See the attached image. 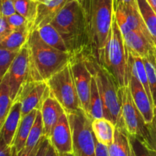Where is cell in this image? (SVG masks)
Listing matches in <instances>:
<instances>
[{
    "label": "cell",
    "instance_id": "obj_1",
    "mask_svg": "<svg viewBox=\"0 0 156 156\" xmlns=\"http://www.w3.org/2000/svg\"><path fill=\"white\" fill-rule=\"evenodd\" d=\"M50 24L60 34L73 58L93 55L84 11L79 0L69 1Z\"/></svg>",
    "mask_w": 156,
    "mask_h": 156
},
{
    "label": "cell",
    "instance_id": "obj_2",
    "mask_svg": "<svg viewBox=\"0 0 156 156\" xmlns=\"http://www.w3.org/2000/svg\"><path fill=\"white\" fill-rule=\"evenodd\" d=\"M29 56V76L27 82H47L70 63L73 56L46 44L37 30H32L27 41Z\"/></svg>",
    "mask_w": 156,
    "mask_h": 156
},
{
    "label": "cell",
    "instance_id": "obj_3",
    "mask_svg": "<svg viewBox=\"0 0 156 156\" xmlns=\"http://www.w3.org/2000/svg\"><path fill=\"white\" fill-rule=\"evenodd\" d=\"M84 11L90 47L94 56L105 47L114 18L113 0H79Z\"/></svg>",
    "mask_w": 156,
    "mask_h": 156
},
{
    "label": "cell",
    "instance_id": "obj_4",
    "mask_svg": "<svg viewBox=\"0 0 156 156\" xmlns=\"http://www.w3.org/2000/svg\"><path fill=\"white\" fill-rule=\"evenodd\" d=\"M99 62L112 75L119 87L129 84L127 53L124 41L116 18H113L112 27L105 47L96 56Z\"/></svg>",
    "mask_w": 156,
    "mask_h": 156
},
{
    "label": "cell",
    "instance_id": "obj_5",
    "mask_svg": "<svg viewBox=\"0 0 156 156\" xmlns=\"http://www.w3.org/2000/svg\"><path fill=\"white\" fill-rule=\"evenodd\" d=\"M91 75L95 79L104 108L105 118L117 125L120 117L119 87L112 75L103 66L94 55L84 57Z\"/></svg>",
    "mask_w": 156,
    "mask_h": 156
},
{
    "label": "cell",
    "instance_id": "obj_6",
    "mask_svg": "<svg viewBox=\"0 0 156 156\" xmlns=\"http://www.w3.org/2000/svg\"><path fill=\"white\" fill-rule=\"evenodd\" d=\"M47 83L50 88V96L58 101L66 114L82 110L70 63L53 75L47 81Z\"/></svg>",
    "mask_w": 156,
    "mask_h": 156
},
{
    "label": "cell",
    "instance_id": "obj_7",
    "mask_svg": "<svg viewBox=\"0 0 156 156\" xmlns=\"http://www.w3.org/2000/svg\"><path fill=\"white\" fill-rule=\"evenodd\" d=\"M119 98L120 117L116 126L123 127L129 135L147 140L149 136L147 123L134 102L129 85L119 88Z\"/></svg>",
    "mask_w": 156,
    "mask_h": 156
},
{
    "label": "cell",
    "instance_id": "obj_8",
    "mask_svg": "<svg viewBox=\"0 0 156 156\" xmlns=\"http://www.w3.org/2000/svg\"><path fill=\"white\" fill-rule=\"evenodd\" d=\"M67 115L71 125L75 156H96L95 140L90 117L83 110Z\"/></svg>",
    "mask_w": 156,
    "mask_h": 156
},
{
    "label": "cell",
    "instance_id": "obj_9",
    "mask_svg": "<svg viewBox=\"0 0 156 156\" xmlns=\"http://www.w3.org/2000/svg\"><path fill=\"white\" fill-rule=\"evenodd\" d=\"M50 96V88L45 81L26 82L20 89L16 99L21 102V117L34 110H41L44 102Z\"/></svg>",
    "mask_w": 156,
    "mask_h": 156
},
{
    "label": "cell",
    "instance_id": "obj_10",
    "mask_svg": "<svg viewBox=\"0 0 156 156\" xmlns=\"http://www.w3.org/2000/svg\"><path fill=\"white\" fill-rule=\"evenodd\" d=\"M5 76L8 78L11 97L15 103L20 89L28 80L29 56L27 44L20 50Z\"/></svg>",
    "mask_w": 156,
    "mask_h": 156
},
{
    "label": "cell",
    "instance_id": "obj_11",
    "mask_svg": "<svg viewBox=\"0 0 156 156\" xmlns=\"http://www.w3.org/2000/svg\"><path fill=\"white\" fill-rule=\"evenodd\" d=\"M70 66L82 110L87 114L89 107L92 75L82 56L73 57L70 62Z\"/></svg>",
    "mask_w": 156,
    "mask_h": 156
},
{
    "label": "cell",
    "instance_id": "obj_12",
    "mask_svg": "<svg viewBox=\"0 0 156 156\" xmlns=\"http://www.w3.org/2000/svg\"><path fill=\"white\" fill-rule=\"evenodd\" d=\"M114 17L123 35L131 30H140L152 37L139 8L132 5H121L114 11Z\"/></svg>",
    "mask_w": 156,
    "mask_h": 156
},
{
    "label": "cell",
    "instance_id": "obj_13",
    "mask_svg": "<svg viewBox=\"0 0 156 156\" xmlns=\"http://www.w3.org/2000/svg\"><path fill=\"white\" fill-rule=\"evenodd\" d=\"M50 143L59 154L73 152V133L66 113H64L52 129L49 136Z\"/></svg>",
    "mask_w": 156,
    "mask_h": 156
},
{
    "label": "cell",
    "instance_id": "obj_14",
    "mask_svg": "<svg viewBox=\"0 0 156 156\" xmlns=\"http://www.w3.org/2000/svg\"><path fill=\"white\" fill-rule=\"evenodd\" d=\"M128 85L134 102L144 117L145 121L146 123H151L155 117V107L143 85L129 72Z\"/></svg>",
    "mask_w": 156,
    "mask_h": 156
},
{
    "label": "cell",
    "instance_id": "obj_15",
    "mask_svg": "<svg viewBox=\"0 0 156 156\" xmlns=\"http://www.w3.org/2000/svg\"><path fill=\"white\" fill-rule=\"evenodd\" d=\"M126 53L144 58L156 49L153 39L140 30H131L123 35Z\"/></svg>",
    "mask_w": 156,
    "mask_h": 156
},
{
    "label": "cell",
    "instance_id": "obj_16",
    "mask_svg": "<svg viewBox=\"0 0 156 156\" xmlns=\"http://www.w3.org/2000/svg\"><path fill=\"white\" fill-rule=\"evenodd\" d=\"M69 1L70 0H40L33 30L50 24Z\"/></svg>",
    "mask_w": 156,
    "mask_h": 156
},
{
    "label": "cell",
    "instance_id": "obj_17",
    "mask_svg": "<svg viewBox=\"0 0 156 156\" xmlns=\"http://www.w3.org/2000/svg\"><path fill=\"white\" fill-rule=\"evenodd\" d=\"M40 111L44 124V136L49 138L52 129L66 111L58 101L52 96L46 99Z\"/></svg>",
    "mask_w": 156,
    "mask_h": 156
},
{
    "label": "cell",
    "instance_id": "obj_18",
    "mask_svg": "<svg viewBox=\"0 0 156 156\" xmlns=\"http://www.w3.org/2000/svg\"><path fill=\"white\" fill-rule=\"evenodd\" d=\"M21 105L19 101L13 104L4 123L0 127L1 139L9 146L13 145L14 140L21 120Z\"/></svg>",
    "mask_w": 156,
    "mask_h": 156
},
{
    "label": "cell",
    "instance_id": "obj_19",
    "mask_svg": "<svg viewBox=\"0 0 156 156\" xmlns=\"http://www.w3.org/2000/svg\"><path fill=\"white\" fill-rule=\"evenodd\" d=\"M37 111L38 110H34L28 113L27 115L21 117V122L17 130L13 145H12L13 156H18L24 150L27 137L36 119Z\"/></svg>",
    "mask_w": 156,
    "mask_h": 156
},
{
    "label": "cell",
    "instance_id": "obj_20",
    "mask_svg": "<svg viewBox=\"0 0 156 156\" xmlns=\"http://www.w3.org/2000/svg\"><path fill=\"white\" fill-rule=\"evenodd\" d=\"M91 128L96 140L99 143L109 146L112 144L116 126L108 119L99 118L91 120Z\"/></svg>",
    "mask_w": 156,
    "mask_h": 156
},
{
    "label": "cell",
    "instance_id": "obj_21",
    "mask_svg": "<svg viewBox=\"0 0 156 156\" xmlns=\"http://www.w3.org/2000/svg\"><path fill=\"white\" fill-rule=\"evenodd\" d=\"M127 53V63L129 72L140 81V82L143 85L145 90L147 92L151 101L153 103L150 86H149V79H148L147 73H146V67H145V64L144 62H143V58L133 56V55L129 54L128 53Z\"/></svg>",
    "mask_w": 156,
    "mask_h": 156
},
{
    "label": "cell",
    "instance_id": "obj_22",
    "mask_svg": "<svg viewBox=\"0 0 156 156\" xmlns=\"http://www.w3.org/2000/svg\"><path fill=\"white\" fill-rule=\"evenodd\" d=\"M131 146L127 132L121 126H116L114 141L108 146L110 156H129Z\"/></svg>",
    "mask_w": 156,
    "mask_h": 156
},
{
    "label": "cell",
    "instance_id": "obj_23",
    "mask_svg": "<svg viewBox=\"0 0 156 156\" xmlns=\"http://www.w3.org/2000/svg\"><path fill=\"white\" fill-rule=\"evenodd\" d=\"M37 30L39 33L41 39L46 44H47L53 48L57 49V50H61L62 52L69 53L66 45L62 37H61L60 34L56 30V27L52 25L51 24H46V25L38 28Z\"/></svg>",
    "mask_w": 156,
    "mask_h": 156
},
{
    "label": "cell",
    "instance_id": "obj_24",
    "mask_svg": "<svg viewBox=\"0 0 156 156\" xmlns=\"http://www.w3.org/2000/svg\"><path fill=\"white\" fill-rule=\"evenodd\" d=\"M30 33L31 32L26 30H13L8 36L0 41V46L9 50L19 52L27 43Z\"/></svg>",
    "mask_w": 156,
    "mask_h": 156
},
{
    "label": "cell",
    "instance_id": "obj_25",
    "mask_svg": "<svg viewBox=\"0 0 156 156\" xmlns=\"http://www.w3.org/2000/svg\"><path fill=\"white\" fill-rule=\"evenodd\" d=\"M87 115L90 117L91 120H94V119L104 118L105 117L102 101L101 98L98 88L97 82H96L95 79L93 76L92 79H91L89 107H88V111Z\"/></svg>",
    "mask_w": 156,
    "mask_h": 156
},
{
    "label": "cell",
    "instance_id": "obj_26",
    "mask_svg": "<svg viewBox=\"0 0 156 156\" xmlns=\"http://www.w3.org/2000/svg\"><path fill=\"white\" fill-rule=\"evenodd\" d=\"M14 102L10 94L7 76L5 75L0 83V127L9 115Z\"/></svg>",
    "mask_w": 156,
    "mask_h": 156
},
{
    "label": "cell",
    "instance_id": "obj_27",
    "mask_svg": "<svg viewBox=\"0 0 156 156\" xmlns=\"http://www.w3.org/2000/svg\"><path fill=\"white\" fill-rule=\"evenodd\" d=\"M139 10L156 46V13L146 0H136Z\"/></svg>",
    "mask_w": 156,
    "mask_h": 156
},
{
    "label": "cell",
    "instance_id": "obj_28",
    "mask_svg": "<svg viewBox=\"0 0 156 156\" xmlns=\"http://www.w3.org/2000/svg\"><path fill=\"white\" fill-rule=\"evenodd\" d=\"M43 136H44V124H43L41 111L38 110L34 123L32 126L30 133H29L28 137H27L24 151L30 152V151L33 150L35 146L41 141Z\"/></svg>",
    "mask_w": 156,
    "mask_h": 156
},
{
    "label": "cell",
    "instance_id": "obj_29",
    "mask_svg": "<svg viewBox=\"0 0 156 156\" xmlns=\"http://www.w3.org/2000/svg\"><path fill=\"white\" fill-rule=\"evenodd\" d=\"M147 73L154 107H156V49L143 58Z\"/></svg>",
    "mask_w": 156,
    "mask_h": 156
},
{
    "label": "cell",
    "instance_id": "obj_30",
    "mask_svg": "<svg viewBox=\"0 0 156 156\" xmlns=\"http://www.w3.org/2000/svg\"><path fill=\"white\" fill-rule=\"evenodd\" d=\"M17 13L26 18L30 24H34L37 12V2L34 0H12Z\"/></svg>",
    "mask_w": 156,
    "mask_h": 156
},
{
    "label": "cell",
    "instance_id": "obj_31",
    "mask_svg": "<svg viewBox=\"0 0 156 156\" xmlns=\"http://www.w3.org/2000/svg\"><path fill=\"white\" fill-rule=\"evenodd\" d=\"M129 139L136 156H156V149L149 146L143 138L129 135Z\"/></svg>",
    "mask_w": 156,
    "mask_h": 156
},
{
    "label": "cell",
    "instance_id": "obj_32",
    "mask_svg": "<svg viewBox=\"0 0 156 156\" xmlns=\"http://www.w3.org/2000/svg\"><path fill=\"white\" fill-rule=\"evenodd\" d=\"M18 53V51H14L4 47H0V79H2L9 71Z\"/></svg>",
    "mask_w": 156,
    "mask_h": 156
},
{
    "label": "cell",
    "instance_id": "obj_33",
    "mask_svg": "<svg viewBox=\"0 0 156 156\" xmlns=\"http://www.w3.org/2000/svg\"><path fill=\"white\" fill-rule=\"evenodd\" d=\"M6 18L13 30H26L30 32L33 30V25L24 17L17 12Z\"/></svg>",
    "mask_w": 156,
    "mask_h": 156
},
{
    "label": "cell",
    "instance_id": "obj_34",
    "mask_svg": "<svg viewBox=\"0 0 156 156\" xmlns=\"http://www.w3.org/2000/svg\"><path fill=\"white\" fill-rule=\"evenodd\" d=\"M149 129V136L146 140V143L156 149V116L151 123H147Z\"/></svg>",
    "mask_w": 156,
    "mask_h": 156
},
{
    "label": "cell",
    "instance_id": "obj_35",
    "mask_svg": "<svg viewBox=\"0 0 156 156\" xmlns=\"http://www.w3.org/2000/svg\"><path fill=\"white\" fill-rule=\"evenodd\" d=\"M16 13L12 0H1V15L5 18Z\"/></svg>",
    "mask_w": 156,
    "mask_h": 156
},
{
    "label": "cell",
    "instance_id": "obj_36",
    "mask_svg": "<svg viewBox=\"0 0 156 156\" xmlns=\"http://www.w3.org/2000/svg\"><path fill=\"white\" fill-rule=\"evenodd\" d=\"M13 30L9 24L7 18L4 16L0 17V41L9 34Z\"/></svg>",
    "mask_w": 156,
    "mask_h": 156
},
{
    "label": "cell",
    "instance_id": "obj_37",
    "mask_svg": "<svg viewBox=\"0 0 156 156\" xmlns=\"http://www.w3.org/2000/svg\"><path fill=\"white\" fill-rule=\"evenodd\" d=\"M94 140H95L96 156H110L109 150H108V146L99 143V142L96 140L95 136H94Z\"/></svg>",
    "mask_w": 156,
    "mask_h": 156
},
{
    "label": "cell",
    "instance_id": "obj_38",
    "mask_svg": "<svg viewBox=\"0 0 156 156\" xmlns=\"http://www.w3.org/2000/svg\"><path fill=\"white\" fill-rule=\"evenodd\" d=\"M0 156H13L12 146L6 144L2 139L0 142Z\"/></svg>",
    "mask_w": 156,
    "mask_h": 156
},
{
    "label": "cell",
    "instance_id": "obj_39",
    "mask_svg": "<svg viewBox=\"0 0 156 156\" xmlns=\"http://www.w3.org/2000/svg\"><path fill=\"white\" fill-rule=\"evenodd\" d=\"M114 2V12L121 5H132L138 8L136 0H113Z\"/></svg>",
    "mask_w": 156,
    "mask_h": 156
},
{
    "label": "cell",
    "instance_id": "obj_40",
    "mask_svg": "<svg viewBox=\"0 0 156 156\" xmlns=\"http://www.w3.org/2000/svg\"><path fill=\"white\" fill-rule=\"evenodd\" d=\"M50 144V141L47 137L44 136V140H43L42 143H41V146H40L39 149H38L37 152L35 156H45L46 152H47V149H48L49 146Z\"/></svg>",
    "mask_w": 156,
    "mask_h": 156
},
{
    "label": "cell",
    "instance_id": "obj_41",
    "mask_svg": "<svg viewBox=\"0 0 156 156\" xmlns=\"http://www.w3.org/2000/svg\"><path fill=\"white\" fill-rule=\"evenodd\" d=\"M44 136H43V138L41 139V141H40L39 143H38V144L36 146H35L34 149L33 150L30 151V152H25V151L23 150L22 152H21V153H20L18 156H35V155H36L38 149H39L40 146H41V143H42L43 140H44Z\"/></svg>",
    "mask_w": 156,
    "mask_h": 156
},
{
    "label": "cell",
    "instance_id": "obj_42",
    "mask_svg": "<svg viewBox=\"0 0 156 156\" xmlns=\"http://www.w3.org/2000/svg\"><path fill=\"white\" fill-rule=\"evenodd\" d=\"M45 156H59V153L58 151L55 149L54 146L50 143L48 149H47V152H46Z\"/></svg>",
    "mask_w": 156,
    "mask_h": 156
},
{
    "label": "cell",
    "instance_id": "obj_43",
    "mask_svg": "<svg viewBox=\"0 0 156 156\" xmlns=\"http://www.w3.org/2000/svg\"><path fill=\"white\" fill-rule=\"evenodd\" d=\"M156 13V0H146Z\"/></svg>",
    "mask_w": 156,
    "mask_h": 156
},
{
    "label": "cell",
    "instance_id": "obj_44",
    "mask_svg": "<svg viewBox=\"0 0 156 156\" xmlns=\"http://www.w3.org/2000/svg\"><path fill=\"white\" fill-rule=\"evenodd\" d=\"M59 156H75L73 152L71 153H63V154H59Z\"/></svg>",
    "mask_w": 156,
    "mask_h": 156
},
{
    "label": "cell",
    "instance_id": "obj_45",
    "mask_svg": "<svg viewBox=\"0 0 156 156\" xmlns=\"http://www.w3.org/2000/svg\"><path fill=\"white\" fill-rule=\"evenodd\" d=\"M130 146H131V145H130ZM129 156H136V155L135 152H134V150H133V149L132 146H131V149H130V155H129Z\"/></svg>",
    "mask_w": 156,
    "mask_h": 156
},
{
    "label": "cell",
    "instance_id": "obj_46",
    "mask_svg": "<svg viewBox=\"0 0 156 156\" xmlns=\"http://www.w3.org/2000/svg\"><path fill=\"white\" fill-rule=\"evenodd\" d=\"M155 115L156 116V107L155 108Z\"/></svg>",
    "mask_w": 156,
    "mask_h": 156
},
{
    "label": "cell",
    "instance_id": "obj_47",
    "mask_svg": "<svg viewBox=\"0 0 156 156\" xmlns=\"http://www.w3.org/2000/svg\"><path fill=\"white\" fill-rule=\"evenodd\" d=\"M34 1H36V2H39V1H40V0H34Z\"/></svg>",
    "mask_w": 156,
    "mask_h": 156
}]
</instances>
